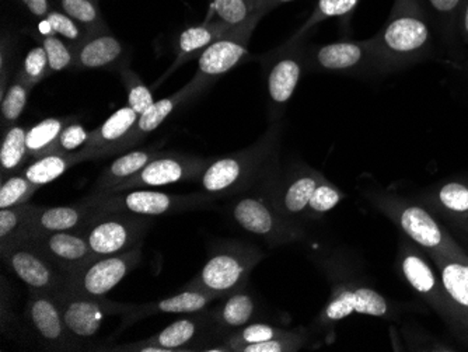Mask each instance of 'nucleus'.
<instances>
[{"label": "nucleus", "instance_id": "f257e3e1", "mask_svg": "<svg viewBox=\"0 0 468 352\" xmlns=\"http://www.w3.org/2000/svg\"><path fill=\"white\" fill-rule=\"evenodd\" d=\"M281 123H271L267 133L249 148L210 160L198 178L202 191L212 198L246 193L262 184L280 165Z\"/></svg>", "mask_w": 468, "mask_h": 352}, {"label": "nucleus", "instance_id": "f03ea898", "mask_svg": "<svg viewBox=\"0 0 468 352\" xmlns=\"http://www.w3.org/2000/svg\"><path fill=\"white\" fill-rule=\"evenodd\" d=\"M369 39L378 75H386L425 48L430 28L415 9V0H396L388 22Z\"/></svg>", "mask_w": 468, "mask_h": 352}, {"label": "nucleus", "instance_id": "7ed1b4c3", "mask_svg": "<svg viewBox=\"0 0 468 352\" xmlns=\"http://www.w3.org/2000/svg\"><path fill=\"white\" fill-rule=\"evenodd\" d=\"M264 257V251L254 244L238 240L219 241L210 249L201 272L186 286L202 289L222 299L247 286L250 274Z\"/></svg>", "mask_w": 468, "mask_h": 352}, {"label": "nucleus", "instance_id": "20e7f679", "mask_svg": "<svg viewBox=\"0 0 468 352\" xmlns=\"http://www.w3.org/2000/svg\"><path fill=\"white\" fill-rule=\"evenodd\" d=\"M229 214L239 228L261 238L271 247L296 243L306 238L302 223L281 214L264 191L234 197L229 205Z\"/></svg>", "mask_w": 468, "mask_h": 352}, {"label": "nucleus", "instance_id": "39448f33", "mask_svg": "<svg viewBox=\"0 0 468 352\" xmlns=\"http://www.w3.org/2000/svg\"><path fill=\"white\" fill-rule=\"evenodd\" d=\"M214 201L205 193L168 194L154 190H130L115 194H91L81 199L96 212H125L142 217H162L204 208Z\"/></svg>", "mask_w": 468, "mask_h": 352}, {"label": "nucleus", "instance_id": "423d86ee", "mask_svg": "<svg viewBox=\"0 0 468 352\" xmlns=\"http://www.w3.org/2000/svg\"><path fill=\"white\" fill-rule=\"evenodd\" d=\"M265 72L268 112L271 123H280L288 102L306 72L303 41L288 39L285 44L260 58Z\"/></svg>", "mask_w": 468, "mask_h": 352}, {"label": "nucleus", "instance_id": "0eeeda50", "mask_svg": "<svg viewBox=\"0 0 468 352\" xmlns=\"http://www.w3.org/2000/svg\"><path fill=\"white\" fill-rule=\"evenodd\" d=\"M154 218L125 212H96L86 223L81 235L88 239L97 257L125 253L141 246Z\"/></svg>", "mask_w": 468, "mask_h": 352}, {"label": "nucleus", "instance_id": "6e6552de", "mask_svg": "<svg viewBox=\"0 0 468 352\" xmlns=\"http://www.w3.org/2000/svg\"><path fill=\"white\" fill-rule=\"evenodd\" d=\"M261 18L255 17L244 25L229 28L202 52L198 58V70L189 81L197 97L249 57L250 39Z\"/></svg>", "mask_w": 468, "mask_h": 352}, {"label": "nucleus", "instance_id": "1a4fd4ad", "mask_svg": "<svg viewBox=\"0 0 468 352\" xmlns=\"http://www.w3.org/2000/svg\"><path fill=\"white\" fill-rule=\"evenodd\" d=\"M0 257L9 272L23 281L28 291L57 296L67 288L68 275L26 239L0 246Z\"/></svg>", "mask_w": 468, "mask_h": 352}, {"label": "nucleus", "instance_id": "9d476101", "mask_svg": "<svg viewBox=\"0 0 468 352\" xmlns=\"http://www.w3.org/2000/svg\"><path fill=\"white\" fill-rule=\"evenodd\" d=\"M394 312L396 304L372 286L344 281L331 289L330 298L318 315L315 325L323 330L354 314L390 320Z\"/></svg>", "mask_w": 468, "mask_h": 352}, {"label": "nucleus", "instance_id": "9b49d317", "mask_svg": "<svg viewBox=\"0 0 468 352\" xmlns=\"http://www.w3.org/2000/svg\"><path fill=\"white\" fill-rule=\"evenodd\" d=\"M324 175L304 163H293L281 173L280 167L261 184L278 211L289 219L301 223L313 193Z\"/></svg>", "mask_w": 468, "mask_h": 352}, {"label": "nucleus", "instance_id": "f8f14e48", "mask_svg": "<svg viewBox=\"0 0 468 352\" xmlns=\"http://www.w3.org/2000/svg\"><path fill=\"white\" fill-rule=\"evenodd\" d=\"M304 64L306 72L351 76H367L372 73L378 75L370 39H343L323 46L304 44Z\"/></svg>", "mask_w": 468, "mask_h": 352}, {"label": "nucleus", "instance_id": "ddd939ff", "mask_svg": "<svg viewBox=\"0 0 468 352\" xmlns=\"http://www.w3.org/2000/svg\"><path fill=\"white\" fill-rule=\"evenodd\" d=\"M63 319L67 323L70 336L76 343L83 348L86 343L93 340L99 335L105 316L109 315H125L130 310V304H115V302L94 296L79 295L69 289H63L62 293L55 296Z\"/></svg>", "mask_w": 468, "mask_h": 352}, {"label": "nucleus", "instance_id": "4468645a", "mask_svg": "<svg viewBox=\"0 0 468 352\" xmlns=\"http://www.w3.org/2000/svg\"><path fill=\"white\" fill-rule=\"evenodd\" d=\"M142 244L125 253L99 257L68 274L67 288L79 295L101 298L141 262Z\"/></svg>", "mask_w": 468, "mask_h": 352}, {"label": "nucleus", "instance_id": "2eb2a0df", "mask_svg": "<svg viewBox=\"0 0 468 352\" xmlns=\"http://www.w3.org/2000/svg\"><path fill=\"white\" fill-rule=\"evenodd\" d=\"M210 160L212 159L193 156V155L165 152L163 156L144 165V169L130 180L123 181L101 194L122 193V191L138 190V188L160 187L167 184L198 181Z\"/></svg>", "mask_w": 468, "mask_h": 352}, {"label": "nucleus", "instance_id": "dca6fc26", "mask_svg": "<svg viewBox=\"0 0 468 352\" xmlns=\"http://www.w3.org/2000/svg\"><path fill=\"white\" fill-rule=\"evenodd\" d=\"M25 322L31 337L44 348L54 351L81 348L68 330L59 304L49 293L30 291L26 304Z\"/></svg>", "mask_w": 468, "mask_h": 352}, {"label": "nucleus", "instance_id": "f3484780", "mask_svg": "<svg viewBox=\"0 0 468 352\" xmlns=\"http://www.w3.org/2000/svg\"><path fill=\"white\" fill-rule=\"evenodd\" d=\"M367 198L381 214L393 220L410 239L427 247L438 249L444 244V235L432 217L425 209L407 204L406 201L390 193L367 191Z\"/></svg>", "mask_w": 468, "mask_h": 352}, {"label": "nucleus", "instance_id": "a211bd4d", "mask_svg": "<svg viewBox=\"0 0 468 352\" xmlns=\"http://www.w3.org/2000/svg\"><path fill=\"white\" fill-rule=\"evenodd\" d=\"M139 115L130 106L121 107L96 130L91 131L88 144L79 151L81 162L114 156L126 151V144L138 123Z\"/></svg>", "mask_w": 468, "mask_h": 352}, {"label": "nucleus", "instance_id": "6ab92c4d", "mask_svg": "<svg viewBox=\"0 0 468 352\" xmlns=\"http://www.w3.org/2000/svg\"><path fill=\"white\" fill-rule=\"evenodd\" d=\"M214 331L210 327L207 309L191 314L183 319L176 320L163 328L157 335L144 338V343L162 347L167 352L204 351L210 341H215Z\"/></svg>", "mask_w": 468, "mask_h": 352}, {"label": "nucleus", "instance_id": "aec40b11", "mask_svg": "<svg viewBox=\"0 0 468 352\" xmlns=\"http://www.w3.org/2000/svg\"><path fill=\"white\" fill-rule=\"evenodd\" d=\"M25 239L38 247L67 275L99 259L80 232L38 233Z\"/></svg>", "mask_w": 468, "mask_h": 352}, {"label": "nucleus", "instance_id": "412c9836", "mask_svg": "<svg viewBox=\"0 0 468 352\" xmlns=\"http://www.w3.org/2000/svg\"><path fill=\"white\" fill-rule=\"evenodd\" d=\"M260 304L246 286L239 289L230 295L223 296L220 304L214 309H207L210 327L214 331L215 338L225 340L229 335L238 331L239 328L257 322Z\"/></svg>", "mask_w": 468, "mask_h": 352}, {"label": "nucleus", "instance_id": "4be33fe9", "mask_svg": "<svg viewBox=\"0 0 468 352\" xmlns=\"http://www.w3.org/2000/svg\"><path fill=\"white\" fill-rule=\"evenodd\" d=\"M218 299L212 293L191 286H184L180 293L170 298L160 299L151 304H131L130 310L122 315L121 328L135 325L144 317L160 314L191 315L207 309L212 302Z\"/></svg>", "mask_w": 468, "mask_h": 352}, {"label": "nucleus", "instance_id": "5701e85b", "mask_svg": "<svg viewBox=\"0 0 468 352\" xmlns=\"http://www.w3.org/2000/svg\"><path fill=\"white\" fill-rule=\"evenodd\" d=\"M125 46L112 31L89 34L76 47L75 64L72 70H96L123 68Z\"/></svg>", "mask_w": 468, "mask_h": 352}, {"label": "nucleus", "instance_id": "b1692460", "mask_svg": "<svg viewBox=\"0 0 468 352\" xmlns=\"http://www.w3.org/2000/svg\"><path fill=\"white\" fill-rule=\"evenodd\" d=\"M94 215L96 209L81 201L68 207H37L25 238L38 233L80 232Z\"/></svg>", "mask_w": 468, "mask_h": 352}, {"label": "nucleus", "instance_id": "393cba45", "mask_svg": "<svg viewBox=\"0 0 468 352\" xmlns=\"http://www.w3.org/2000/svg\"><path fill=\"white\" fill-rule=\"evenodd\" d=\"M229 26L218 20H205L198 26H193L184 30L178 37L177 47H176V58L173 64L160 76L159 80L154 83V88H159L163 81L173 75L178 68L193 60L194 58L201 57L202 52L217 41L220 36L229 30Z\"/></svg>", "mask_w": 468, "mask_h": 352}, {"label": "nucleus", "instance_id": "a878e982", "mask_svg": "<svg viewBox=\"0 0 468 352\" xmlns=\"http://www.w3.org/2000/svg\"><path fill=\"white\" fill-rule=\"evenodd\" d=\"M194 99H197L196 91H194L191 83H188L172 96L154 101L144 114L139 115L138 123H136L135 128H133V133L128 139V144H126V151L133 148L139 142L144 141L149 133L156 131L177 107Z\"/></svg>", "mask_w": 468, "mask_h": 352}, {"label": "nucleus", "instance_id": "bb28decb", "mask_svg": "<svg viewBox=\"0 0 468 352\" xmlns=\"http://www.w3.org/2000/svg\"><path fill=\"white\" fill-rule=\"evenodd\" d=\"M165 154V152L156 151V149H139V151L128 152V154L122 155L102 170L101 175L97 178L96 186H94L91 194L104 193V191L118 186V184L130 180L133 176L138 175L144 165H149L152 160L157 159Z\"/></svg>", "mask_w": 468, "mask_h": 352}, {"label": "nucleus", "instance_id": "cd10ccee", "mask_svg": "<svg viewBox=\"0 0 468 352\" xmlns=\"http://www.w3.org/2000/svg\"><path fill=\"white\" fill-rule=\"evenodd\" d=\"M27 128L18 123L2 131L0 142V169L2 178L9 177L15 173H20L26 162L30 160L27 151Z\"/></svg>", "mask_w": 468, "mask_h": 352}, {"label": "nucleus", "instance_id": "c85d7f7f", "mask_svg": "<svg viewBox=\"0 0 468 352\" xmlns=\"http://www.w3.org/2000/svg\"><path fill=\"white\" fill-rule=\"evenodd\" d=\"M81 159L78 152L76 154H55L33 159V162L21 170V173L38 187L52 183V181L65 175L70 167L80 163Z\"/></svg>", "mask_w": 468, "mask_h": 352}, {"label": "nucleus", "instance_id": "c756f323", "mask_svg": "<svg viewBox=\"0 0 468 352\" xmlns=\"http://www.w3.org/2000/svg\"><path fill=\"white\" fill-rule=\"evenodd\" d=\"M73 120V117L47 118L31 127L27 133V151L30 159L55 154L60 133Z\"/></svg>", "mask_w": 468, "mask_h": 352}, {"label": "nucleus", "instance_id": "7c9ffc66", "mask_svg": "<svg viewBox=\"0 0 468 352\" xmlns=\"http://www.w3.org/2000/svg\"><path fill=\"white\" fill-rule=\"evenodd\" d=\"M399 272L407 283L422 295H433L436 291L435 274L428 262L415 253L412 247H401L399 253Z\"/></svg>", "mask_w": 468, "mask_h": 352}, {"label": "nucleus", "instance_id": "2f4dec72", "mask_svg": "<svg viewBox=\"0 0 468 352\" xmlns=\"http://www.w3.org/2000/svg\"><path fill=\"white\" fill-rule=\"evenodd\" d=\"M33 89L25 79L21 78L20 73L16 72L15 78L12 79L6 91L2 96V104H0L2 131H6L7 128L17 123L18 118L21 117L27 106L28 97Z\"/></svg>", "mask_w": 468, "mask_h": 352}, {"label": "nucleus", "instance_id": "473e14b6", "mask_svg": "<svg viewBox=\"0 0 468 352\" xmlns=\"http://www.w3.org/2000/svg\"><path fill=\"white\" fill-rule=\"evenodd\" d=\"M289 331L291 330L276 327L270 323L252 322L229 335L223 340L222 346L225 347L226 352H241L244 347L264 343V341L272 340L275 337H282V336L288 335Z\"/></svg>", "mask_w": 468, "mask_h": 352}, {"label": "nucleus", "instance_id": "72a5a7b5", "mask_svg": "<svg viewBox=\"0 0 468 352\" xmlns=\"http://www.w3.org/2000/svg\"><path fill=\"white\" fill-rule=\"evenodd\" d=\"M58 10L69 16L89 34L110 31L96 0H54Z\"/></svg>", "mask_w": 468, "mask_h": 352}, {"label": "nucleus", "instance_id": "f704fd0d", "mask_svg": "<svg viewBox=\"0 0 468 352\" xmlns=\"http://www.w3.org/2000/svg\"><path fill=\"white\" fill-rule=\"evenodd\" d=\"M210 10V15L217 17L215 20L225 23L229 27H236L252 18L265 16L260 10L259 0H212Z\"/></svg>", "mask_w": 468, "mask_h": 352}, {"label": "nucleus", "instance_id": "c9c22d12", "mask_svg": "<svg viewBox=\"0 0 468 352\" xmlns=\"http://www.w3.org/2000/svg\"><path fill=\"white\" fill-rule=\"evenodd\" d=\"M359 2L360 0H317V5H315L314 10H313L310 17L307 18L304 25L289 39H292V41H303L304 37H306L315 26L325 22L328 18H346V16H351L352 12L356 9Z\"/></svg>", "mask_w": 468, "mask_h": 352}, {"label": "nucleus", "instance_id": "e433bc0d", "mask_svg": "<svg viewBox=\"0 0 468 352\" xmlns=\"http://www.w3.org/2000/svg\"><path fill=\"white\" fill-rule=\"evenodd\" d=\"M37 205L21 204L0 209V246L25 238Z\"/></svg>", "mask_w": 468, "mask_h": 352}, {"label": "nucleus", "instance_id": "4c0bfd02", "mask_svg": "<svg viewBox=\"0 0 468 352\" xmlns=\"http://www.w3.org/2000/svg\"><path fill=\"white\" fill-rule=\"evenodd\" d=\"M38 188V186L31 183L21 172L2 178V184H0V209L27 204Z\"/></svg>", "mask_w": 468, "mask_h": 352}, {"label": "nucleus", "instance_id": "58836bf2", "mask_svg": "<svg viewBox=\"0 0 468 352\" xmlns=\"http://www.w3.org/2000/svg\"><path fill=\"white\" fill-rule=\"evenodd\" d=\"M346 198V194L339 190L336 186H334L327 178L318 184L312 198H310L309 205H307L306 211H304L303 220H315L327 215L328 212L333 211L339 202Z\"/></svg>", "mask_w": 468, "mask_h": 352}, {"label": "nucleus", "instance_id": "ea45409f", "mask_svg": "<svg viewBox=\"0 0 468 352\" xmlns=\"http://www.w3.org/2000/svg\"><path fill=\"white\" fill-rule=\"evenodd\" d=\"M39 46L46 49L49 62V73L62 72V70H72L75 64V47L63 41L60 37L55 34H42L38 38Z\"/></svg>", "mask_w": 468, "mask_h": 352}, {"label": "nucleus", "instance_id": "a19ab883", "mask_svg": "<svg viewBox=\"0 0 468 352\" xmlns=\"http://www.w3.org/2000/svg\"><path fill=\"white\" fill-rule=\"evenodd\" d=\"M120 78L122 80L123 86H125L128 106L136 114H144L154 102L151 89L144 85V81L139 78L138 73L133 72L131 68H121Z\"/></svg>", "mask_w": 468, "mask_h": 352}, {"label": "nucleus", "instance_id": "79ce46f5", "mask_svg": "<svg viewBox=\"0 0 468 352\" xmlns=\"http://www.w3.org/2000/svg\"><path fill=\"white\" fill-rule=\"evenodd\" d=\"M441 283L452 301L468 310V264L449 262L441 268Z\"/></svg>", "mask_w": 468, "mask_h": 352}, {"label": "nucleus", "instance_id": "37998d69", "mask_svg": "<svg viewBox=\"0 0 468 352\" xmlns=\"http://www.w3.org/2000/svg\"><path fill=\"white\" fill-rule=\"evenodd\" d=\"M42 22L46 23L51 34L60 37L75 48L89 36L88 31L79 26L72 17L58 9H52Z\"/></svg>", "mask_w": 468, "mask_h": 352}, {"label": "nucleus", "instance_id": "c03bdc74", "mask_svg": "<svg viewBox=\"0 0 468 352\" xmlns=\"http://www.w3.org/2000/svg\"><path fill=\"white\" fill-rule=\"evenodd\" d=\"M17 72L20 73L21 78L27 81L31 88H36L47 76L51 75L46 49L42 48L41 46L30 49Z\"/></svg>", "mask_w": 468, "mask_h": 352}, {"label": "nucleus", "instance_id": "a18cd8bd", "mask_svg": "<svg viewBox=\"0 0 468 352\" xmlns=\"http://www.w3.org/2000/svg\"><path fill=\"white\" fill-rule=\"evenodd\" d=\"M306 331L296 328L289 331L282 337H275L264 343L251 344L244 347L241 352H296L301 351L306 346Z\"/></svg>", "mask_w": 468, "mask_h": 352}, {"label": "nucleus", "instance_id": "49530a36", "mask_svg": "<svg viewBox=\"0 0 468 352\" xmlns=\"http://www.w3.org/2000/svg\"><path fill=\"white\" fill-rule=\"evenodd\" d=\"M89 136H90V133L80 123H76L73 120L60 133L57 152L76 154L83 149L84 144H88Z\"/></svg>", "mask_w": 468, "mask_h": 352}, {"label": "nucleus", "instance_id": "de8ad7c7", "mask_svg": "<svg viewBox=\"0 0 468 352\" xmlns=\"http://www.w3.org/2000/svg\"><path fill=\"white\" fill-rule=\"evenodd\" d=\"M439 199L444 208L463 214L468 212V187L460 183H449L441 188Z\"/></svg>", "mask_w": 468, "mask_h": 352}, {"label": "nucleus", "instance_id": "09e8293b", "mask_svg": "<svg viewBox=\"0 0 468 352\" xmlns=\"http://www.w3.org/2000/svg\"><path fill=\"white\" fill-rule=\"evenodd\" d=\"M27 10L28 15L38 20H44L52 10L51 0H18Z\"/></svg>", "mask_w": 468, "mask_h": 352}, {"label": "nucleus", "instance_id": "8fccbe9b", "mask_svg": "<svg viewBox=\"0 0 468 352\" xmlns=\"http://www.w3.org/2000/svg\"><path fill=\"white\" fill-rule=\"evenodd\" d=\"M427 2L436 13H444V15L456 12L457 7L462 4V0H427Z\"/></svg>", "mask_w": 468, "mask_h": 352}, {"label": "nucleus", "instance_id": "3c124183", "mask_svg": "<svg viewBox=\"0 0 468 352\" xmlns=\"http://www.w3.org/2000/svg\"><path fill=\"white\" fill-rule=\"evenodd\" d=\"M289 2H293V0H259L260 10H261L264 15H268L271 10L281 6V5L289 4Z\"/></svg>", "mask_w": 468, "mask_h": 352}, {"label": "nucleus", "instance_id": "603ef678", "mask_svg": "<svg viewBox=\"0 0 468 352\" xmlns=\"http://www.w3.org/2000/svg\"><path fill=\"white\" fill-rule=\"evenodd\" d=\"M463 25H464V30H465V33H467V36H468V4H467V6H465L464 20H463Z\"/></svg>", "mask_w": 468, "mask_h": 352}]
</instances>
